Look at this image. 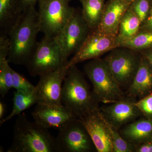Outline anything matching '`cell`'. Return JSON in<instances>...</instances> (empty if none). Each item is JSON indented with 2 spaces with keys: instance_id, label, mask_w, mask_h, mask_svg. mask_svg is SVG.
<instances>
[{
  "instance_id": "31",
  "label": "cell",
  "mask_w": 152,
  "mask_h": 152,
  "mask_svg": "<svg viewBox=\"0 0 152 152\" xmlns=\"http://www.w3.org/2000/svg\"><path fill=\"white\" fill-rule=\"evenodd\" d=\"M142 55L148 60L152 68V49L145 50L142 53Z\"/></svg>"
},
{
  "instance_id": "24",
  "label": "cell",
  "mask_w": 152,
  "mask_h": 152,
  "mask_svg": "<svg viewBox=\"0 0 152 152\" xmlns=\"http://www.w3.org/2000/svg\"><path fill=\"white\" fill-rule=\"evenodd\" d=\"M113 145V152H135L136 146L125 140L116 128L109 124Z\"/></svg>"
},
{
  "instance_id": "25",
  "label": "cell",
  "mask_w": 152,
  "mask_h": 152,
  "mask_svg": "<svg viewBox=\"0 0 152 152\" xmlns=\"http://www.w3.org/2000/svg\"><path fill=\"white\" fill-rule=\"evenodd\" d=\"M152 0H134L131 3L129 8L140 19L142 24L149 13Z\"/></svg>"
},
{
  "instance_id": "8",
  "label": "cell",
  "mask_w": 152,
  "mask_h": 152,
  "mask_svg": "<svg viewBox=\"0 0 152 152\" xmlns=\"http://www.w3.org/2000/svg\"><path fill=\"white\" fill-rule=\"evenodd\" d=\"M58 131L55 140L56 152H89L96 149L80 119H76Z\"/></svg>"
},
{
  "instance_id": "12",
  "label": "cell",
  "mask_w": 152,
  "mask_h": 152,
  "mask_svg": "<svg viewBox=\"0 0 152 152\" xmlns=\"http://www.w3.org/2000/svg\"><path fill=\"white\" fill-rule=\"evenodd\" d=\"M80 119L91 137L97 151L113 152L109 123L98 107Z\"/></svg>"
},
{
  "instance_id": "17",
  "label": "cell",
  "mask_w": 152,
  "mask_h": 152,
  "mask_svg": "<svg viewBox=\"0 0 152 152\" xmlns=\"http://www.w3.org/2000/svg\"><path fill=\"white\" fill-rule=\"evenodd\" d=\"M120 134L136 147L152 140V119L142 118L126 125Z\"/></svg>"
},
{
  "instance_id": "5",
  "label": "cell",
  "mask_w": 152,
  "mask_h": 152,
  "mask_svg": "<svg viewBox=\"0 0 152 152\" xmlns=\"http://www.w3.org/2000/svg\"><path fill=\"white\" fill-rule=\"evenodd\" d=\"M56 38L44 35L37 42L26 66L30 75L39 77L66 64Z\"/></svg>"
},
{
  "instance_id": "20",
  "label": "cell",
  "mask_w": 152,
  "mask_h": 152,
  "mask_svg": "<svg viewBox=\"0 0 152 152\" xmlns=\"http://www.w3.org/2000/svg\"><path fill=\"white\" fill-rule=\"evenodd\" d=\"M141 26L140 19L129 8L120 23L117 35L118 48L120 42L132 37L138 33Z\"/></svg>"
},
{
  "instance_id": "28",
  "label": "cell",
  "mask_w": 152,
  "mask_h": 152,
  "mask_svg": "<svg viewBox=\"0 0 152 152\" xmlns=\"http://www.w3.org/2000/svg\"><path fill=\"white\" fill-rule=\"evenodd\" d=\"M140 31H152V3L148 15L145 21L142 24Z\"/></svg>"
},
{
  "instance_id": "15",
  "label": "cell",
  "mask_w": 152,
  "mask_h": 152,
  "mask_svg": "<svg viewBox=\"0 0 152 152\" xmlns=\"http://www.w3.org/2000/svg\"><path fill=\"white\" fill-rule=\"evenodd\" d=\"M131 3L123 0H108L99 24L95 29L103 34L117 35L121 21Z\"/></svg>"
},
{
  "instance_id": "33",
  "label": "cell",
  "mask_w": 152,
  "mask_h": 152,
  "mask_svg": "<svg viewBox=\"0 0 152 152\" xmlns=\"http://www.w3.org/2000/svg\"><path fill=\"white\" fill-rule=\"evenodd\" d=\"M123 1H126L132 3L134 1V0H123Z\"/></svg>"
},
{
  "instance_id": "26",
  "label": "cell",
  "mask_w": 152,
  "mask_h": 152,
  "mask_svg": "<svg viewBox=\"0 0 152 152\" xmlns=\"http://www.w3.org/2000/svg\"><path fill=\"white\" fill-rule=\"evenodd\" d=\"M12 88L17 91L31 92L34 91L36 86L32 84L26 77L13 69Z\"/></svg>"
},
{
  "instance_id": "23",
  "label": "cell",
  "mask_w": 152,
  "mask_h": 152,
  "mask_svg": "<svg viewBox=\"0 0 152 152\" xmlns=\"http://www.w3.org/2000/svg\"><path fill=\"white\" fill-rule=\"evenodd\" d=\"M12 70L7 58L0 59V94L2 97L12 88Z\"/></svg>"
},
{
  "instance_id": "18",
  "label": "cell",
  "mask_w": 152,
  "mask_h": 152,
  "mask_svg": "<svg viewBox=\"0 0 152 152\" xmlns=\"http://www.w3.org/2000/svg\"><path fill=\"white\" fill-rule=\"evenodd\" d=\"M23 12L22 0H0V36H8Z\"/></svg>"
},
{
  "instance_id": "2",
  "label": "cell",
  "mask_w": 152,
  "mask_h": 152,
  "mask_svg": "<svg viewBox=\"0 0 152 152\" xmlns=\"http://www.w3.org/2000/svg\"><path fill=\"white\" fill-rule=\"evenodd\" d=\"M55 138L48 129L20 114L14 125L12 142L8 152H56Z\"/></svg>"
},
{
  "instance_id": "11",
  "label": "cell",
  "mask_w": 152,
  "mask_h": 152,
  "mask_svg": "<svg viewBox=\"0 0 152 152\" xmlns=\"http://www.w3.org/2000/svg\"><path fill=\"white\" fill-rule=\"evenodd\" d=\"M68 62L56 70L39 76V80L36 86L34 91L37 104H62V89L64 80L69 67Z\"/></svg>"
},
{
  "instance_id": "16",
  "label": "cell",
  "mask_w": 152,
  "mask_h": 152,
  "mask_svg": "<svg viewBox=\"0 0 152 152\" xmlns=\"http://www.w3.org/2000/svg\"><path fill=\"white\" fill-rule=\"evenodd\" d=\"M152 93V68L149 63L142 55L138 69L132 82L128 88L130 97L142 99Z\"/></svg>"
},
{
  "instance_id": "1",
  "label": "cell",
  "mask_w": 152,
  "mask_h": 152,
  "mask_svg": "<svg viewBox=\"0 0 152 152\" xmlns=\"http://www.w3.org/2000/svg\"><path fill=\"white\" fill-rule=\"evenodd\" d=\"M41 32L40 22L35 7L26 9L9 32V63L26 66L38 42L37 37Z\"/></svg>"
},
{
  "instance_id": "13",
  "label": "cell",
  "mask_w": 152,
  "mask_h": 152,
  "mask_svg": "<svg viewBox=\"0 0 152 152\" xmlns=\"http://www.w3.org/2000/svg\"><path fill=\"white\" fill-rule=\"evenodd\" d=\"M32 115L34 121L42 126L60 130L77 117L66 106L37 104Z\"/></svg>"
},
{
  "instance_id": "27",
  "label": "cell",
  "mask_w": 152,
  "mask_h": 152,
  "mask_svg": "<svg viewBox=\"0 0 152 152\" xmlns=\"http://www.w3.org/2000/svg\"><path fill=\"white\" fill-rule=\"evenodd\" d=\"M135 104L141 114L152 119V93L136 102Z\"/></svg>"
},
{
  "instance_id": "7",
  "label": "cell",
  "mask_w": 152,
  "mask_h": 152,
  "mask_svg": "<svg viewBox=\"0 0 152 152\" xmlns=\"http://www.w3.org/2000/svg\"><path fill=\"white\" fill-rule=\"evenodd\" d=\"M130 49H113L104 59L122 89L130 86L138 69L141 56Z\"/></svg>"
},
{
  "instance_id": "32",
  "label": "cell",
  "mask_w": 152,
  "mask_h": 152,
  "mask_svg": "<svg viewBox=\"0 0 152 152\" xmlns=\"http://www.w3.org/2000/svg\"><path fill=\"white\" fill-rule=\"evenodd\" d=\"M6 105L3 102H0V120L2 121L4 119V115L6 110Z\"/></svg>"
},
{
  "instance_id": "21",
  "label": "cell",
  "mask_w": 152,
  "mask_h": 152,
  "mask_svg": "<svg viewBox=\"0 0 152 152\" xmlns=\"http://www.w3.org/2000/svg\"><path fill=\"white\" fill-rule=\"evenodd\" d=\"M34 91L25 92L16 91L14 92L13 99V106L12 112L5 118L0 121L1 124H2L15 116L19 115L25 110L34 104H37Z\"/></svg>"
},
{
  "instance_id": "19",
  "label": "cell",
  "mask_w": 152,
  "mask_h": 152,
  "mask_svg": "<svg viewBox=\"0 0 152 152\" xmlns=\"http://www.w3.org/2000/svg\"><path fill=\"white\" fill-rule=\"evenodd\" d=\"M82 6V14L91 30L97 27L105 5L106 0H78Z\"/></svg>"
},
{
  "instance_id": "29",
  "label": "cell",
  "mask_w": 152,
  "mask_h": 152,
  "mask_svg": "<svg viewBox=\"0 0 152 152\" xmlns=\"http://www.w3.org/2000/svg\"><path fill=\"white\" fill-rule=\"evenodd\" d=\"M136 152H152V140L136 147Z\"/></svg>"
},
{
  "instance_id": "10",
  "label": "cell",
  "mask_w": 152,
  "mask_h": 152,
  "mask_svg": "<svg viewBox=\"0 0 152 152\" xmlns=\"http://www.w3.org/2000/svg\"><path fill=\"white\" fill-rule=\"evenodd\" d=\"M117 48V35L103 34L96 29L91 30L79 50L68 61V66L76 65L87 60L98 58Z\"/></svg>"
},
{
  "instance_id": "9",
  "label": "cell",
  "mask_w": 152,
  "mask_h": 152,
  "mask_svg": "<svg viewBox=\"0 0 152 152\" xmlns=\"http://www.w3.org/2000/svg\"><path fill=\"white\" fill-rule=\"evenodd\" d=\"M91 29L87 24L81 11L75 10L64 27L56 37L66 61L79 50Z\"/></svg>"
},
{
  "instance_id": "4",
  "label": "cell",
  "mask_w": 152,
  "mask_h": 152,
  "mask_svg": "<svg viewBox=\"0 0 152 152\" xmlns=\"http://www.w3.org/2000/svg\"><path fill=\"white\" fill-rule=\"evenodd\" d=\"M84 70L93 85V94L96 100L112 104L124 97V94L114 78L104 59L91 60Z\"/></svg>"
},
{
  "instance_id": "3",
  "label": "cell",
  "mask_w": 152,
  "mask_h": 152,
  "mask_svg": "<svg viewBox=\"0 0 152 152\" xmlns=\"http://www.w3.org/2000/svg\"><path fill=\"white\" fill-rule=\"evenodd\" d=\"M61 102L79 119L98 107L84 76L76 65L70 66L64 80Z\"/></svg>"
},
{
  "instance_id": "30",
  "label": "cell",
  "mask_w": 152,
  "mask_h": 152,
  "mask_svg": "<svg viewBox=\"0 0 152 152\" xmlns=\"http://www.w3.org/2000/svg\"><path fill=\"white\" fill-rule=\"evenodd\" d=\"M39 0H22L23 11L31 7H35Z\"/></svg>"
},
{
  "instance_id": "22",
  "label": "cell",
  "mask_w": 152,
  "mask_h": 152,
  "mask_svg": "<svg viewBox=\"0 0 152 152\" xmlns=\"http://www.w3.org/2000/svg\"><path fill=\"white\" fill-rule=\"evenodd\" d=\"M118 48L129 49L134 51L152 48V31H140L132 37L120 42Z\"/></svg>"
},
{
  "instance_id": "6",
  "label": "cell",
  "mask_w": 152,
  "mask_h": 152,
  "mask_svg": "<svg viewBox=\"0 0 152 152\" xmlns=\"http://www.w3.org/2000/svg\"><path fill=\"white\" fill-rule=\"evenodd\" d=\"M72 0H39L41 32L56 38L70 18L75 9L70 5Z\"/></svg>"
},
{
  "instance_id": "14",
  "label": "cell",
  "mask_w": 152,
  "mask_h": 152,
  "mask_svg": "<svg viewBox=\"0 0 152 152\" xmlns=\"http://www.w3.org/2000/svg\"><path fill=\"white\" fill-rule=\"evenodd\" d=\"M135 102L133 98L124 97L100 110L107 121L119 129L140 115L141 113L136 107Z\"/></svg>"
}]
</instances>
